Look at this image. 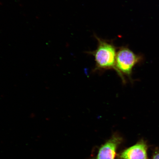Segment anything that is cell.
<instances>
[{
    "label": "cell",
    "instance_id": "cell-1",
    "mask_svg": "<svg viewBox=\"0 0 159 159\" xmlns=\"http://www.w3.org/2000/svg\"><path fill=\"white\" fill-rule=\"evenodd\" d=\"M98 41L96 49L87 53L94 57L95 65L94 71H103L113 69L116 71L117 50L112 41L99 38L95 35Z\"/></svg>",
    "mask_w": 159,
    "mask_h": 159
},
{
    "label": "cell",
    "instance_id": "cell-2",
    "mask_svg": "<svg viewBox=\"0 0 159 159\" xmlns=\"http://www.w3.org/2000/svg\"><path fill=\"white\" fill-rule=\"evenodd\" d=\"M142 55L135 53L128 47L119 48L117 51L116 61V72L120 77L123 84L126 83V77L133 82V69L134 67L142 62Z\"/></svg>",
    "mask_w": 159,
    "mask_h": 159
},
{
    "label": "cell",
    "instance_id": "cell-3",
    "mask_svg": "<svg viewBox=\"0 0 159 159\" xmlns=\"http://www.w3.org/2000/svg\"><path fill=\"white\" fill-rule=\"evenodd\" d=\"M120 140L116 137L111 139L101 147L97 159H115L117 146Z\"/></svg>",
    "mask_w": 159,
    "mask_h": 159
},
{
    "label": "cell",
    "instance_id": "cell-4",
    "mask_svg": "<svg viewBox=\"0 0 159 159\" xmlns=\"http://www.w3.org/2000/svg\"><path fill=\"white\" fill-rule=\"evenodd\" d=\"M146 144L139 143L126 149L120 155L122 159H147Z\"/></svg>",
    "mask_w": 159,
    "mask_h": 159
},
{
    "label": "cell",
    "instance_id": "cell-5",
    "mask_svg": "<svg viewBox=\"0 0 159 159\" xmlns=\"http://www.w3.org/2000/svg\"><path fill=\"white\" fill-rule=\"evenodd\" d=\"M153 159H159V154L155 155Z\"/></svg>",
    "mask_w": 159,
    "mask_h": 159
}]
</instances>
